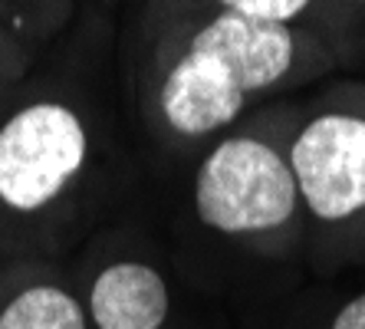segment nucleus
Listing matches in <instances>:
<instances>
[{
  "label": "nucleus",
  "instance_id": "6",
  "mask_svg": "<svg viewBox=\"0 0 365 329\" xmlns=\"http://www.w3.org/2000/svg\"><path fill=\"white\" fill-rule=\"evenodd\" d=\"M0 329H93L79 287L46 263H14L0 273Z\"/></svg>",
  "mask_w": 365,
  "mask_h": 329
},
{
  "label": "nucleus",
  "instance_id": "2",
  "mask_svg": "<svg viewBox=\"0 0 365 329\" xmlns=\"http://www.w3.org/2000/svg\"><path fill=\"white\" fill-rule=\"evenodd\" d=\"M96 165L93 122L76 99L26 79L0 99V253L46 244Z\"/></svg>",
  "mask_w": 365,
  "mask_h": 329
},
{
  "label": "nucleus",
  "instance_id": "10",
  "mask_svg": "<svg viewBox=\"0 0 365 329\" xmlns=\"http://www.w3.org/2000/svg\"><path fill=\"white\" fill-rule=\"evenodd\" d=\"M329 329H365V293H359L356 300H349V303L332 316Z\"/></svg>",
  "mask_w": 365,
  "mask_h": 329
},
{
  "label": "nucleus",
  "instance_id": "4",
  "mask_svg": "<svg viewBox=\"0 0 365 329\" xmlns=\"http://www.w3.org/2000/svg\"><path fill=\"white\" fill-rule=\"evenodd\" d=\"M289 168L303 214L313 224L339 228L365 214V116L326 106L289 132Z\"/></svg>",
  "mask_w": 365,
  "mask_h": 329
},
{
  "label": "nucleus",
  "instance_id": "5",
  "mask_svg": "<svg viewBox=\"0 0 365 329\" xmlns=\"http://www.w3.org/2000/svg\"><path fill=\"white\" fill-rule=\"evenodd\" d=\"M79 296L93 329H165L171 290L165 273L142 257H102L83 277Z\"/></svg>",
  "mask_w": 365,
  "mask_h": 329
},
{
  "label": "nucleus",
  "instance_id": "7",
  "mask_svg": "<svg viewBox=\"0 0 365 329\" xmlns=\"http://www.w3.org/2000/svg\"><path fill=\"white\" fill-rule=\"evenodd\" d=\"M145 10H224L257 24H283L323 30L326 0H142Z\"/></svg>",
  "mask_w": 365,
  "mask_h": 329
},
{
  "label": "nucleus",
  "instance_id": "3",
  "mask_svg": "<svg viewBox=\"0 0 365 329\" xmlns=\"http://www.w3.org/2000/svg\"><path fill=\"white\" fill-rule=\"evenodd\" d=\"M289 106L240 118L201 152L191 201L207 231L264 253L289 250L303 224L289 168Z\"/></svg>",
  "mask_w": 365,
  "mask_h": 329
},
{
  "label": "nucleus",
  "instance_id": "8",
  "mask_svg": "<svg viewBox=\"0 0 365 329\" xmlns=\"http://www.w3.org/2000/svg\"><path fill=\"white\" fill-rule=\"evenodd\" d=\"M76 0H0V20L40 56L73 24Z\"/></svg>",
  "mask_w": 365,
  "mask_h": 329
},
{
  "label": "nucleus",
  "instance_id": "1",
  "mask_svg": "<svg viewBox=\"0 0 365 329\" xmlns=\"http://www.w3.org/2000/svg\"><path fill=\"white\" fill-rule=\"evenodd\" d=\"M132 40V89L145 126L175 152L211 142L257 102L323 76L336 43L323 30L224 14L145 10Z\"/></svg>",
  "mask_w": 365,
  "mask_h": 329
},
{
  "label": "nucleus",
  "instance_id": "9",
  "mask_svg": "<svg viewBox=\"0 0 365 329\" xmlns=\"http://www.w3.org/2000/svg\"><path fill=\"white\" fill-rule=\"evenodd\" d=\"M36 59L40 56L0 20V99L30 76V69H34Z\"/></svg>",
  "mask_w": 365,
  "mask_h": 329
}]
</instances>
